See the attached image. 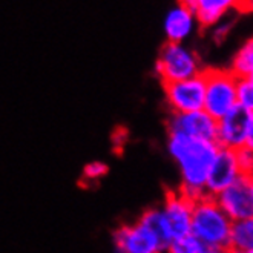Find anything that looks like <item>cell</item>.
<instances>
[{
    "label": "cell",
    "mask_w": 253,
    "mask_h": 253,
    "mask_svg": "<svg viewBox=\"0 0 253 253\" xmlns=\"http://www.w3.org/2000/svg\"><path fill=\"white\" fill-rule=\"evenodd\" d=\"M168 151L181 175L180 190L192 201L206 197V181L218 152L215 141H203L169 133Z\"/></svg>",
    "instance_id": "cell-1"
},
{
    "label": "cell",
    "mask_w": 253,
    "mask_h": 253,
    "mask_svg": "<svg viewBox=\"0 0 253 253\" xmlns=\"http://www.w3.org/2000/svg\"><path fill=\"white\" fill-rule=\"evenodd\" d=\"M230 218L221 211L212 197H203L193 203L190 235L200 241L204 249L229 250Z\"/></svg>",
    "instance_id": "cell-2"
},
{
    "label": "cell",
    "mask_w": 253,
    "mask_h": 253,
    "mask_svg": "<svg viewBox=\"0 0 253 253\" xmlns=\"http://www.w3.org/2000/svg\"><path fill=\"white\" fill-rule=\"evenodd\" d=\"M155 71L163 84L183 82L204 72L198 54L184 43L166 42L161 46Z\"/></svg>",
    "instance_id": "cell-3"
},
{
    "label": "cell",
    "mask_w": 253,
    "mask_h": 253,
    "mask_svg": "<svg viewBox=\"0 0 253 253\" xmlns=\"http://www.w3.org/2000/svg\"><path fill=\"white\" fill-rule=\"evenodd\" d=\"M206 82L204 108L213 120H219L236 108V83L238 79L229 69H204Z\"/></svg>",
    "instance_id": "cell-4"
},
{
    "label": "cell",
    "mask_w": 253,
    "mask_h": 253,
    "mask_svg": "<svg viewBox=\"0 0 253 253\" xmlns=\"http://www.w3.org/2000/svg\"><path fill=\"white\" fill-rule=\"evenodd\" d=\"M163 87H165L166 101L172 114L203 111L206 95V82L203 74L183 82L166 83Z\"/></svg>",
    "instance_id": "cell-5"
},
{
    "label": "cell",
    "mask_w": 253,
    "mask_h": 253,
    "mask_svg": "<svg viewBox=\"0 0 253 253\" xmlns=\"http://www.w3.org/2000/svg\"><path fill=\"white\" fill-rule=\"evenodd\" d=\"M114 246L117 253H166L160 238L140 221L118 227L114 232Z\"/></svg>",
    "instance_id": "cell-6"
},
{
    "label": "cell",
    "mask_w": 253,
    "mask_h": 253,
    "mask_svg": "<svg viewBox=\"0 0 253 253\" xmlns=\"http://www.w3.org/2000/svg\"><path fill=\"white\" fill-rule=\"evenodd\" d=\"M215 201L232 222L253 216V189L249 175L240 176L233 184L218 193Z\"/></svg>",
    "instance_id": "cell-7"
},
{
    "label": "cell",
    "mask_w": 253,
    "mask_h": 253,
    "mask_svg": "<svg viewBox=\"0 0 253 253\" xmlns=\"http://www.w3.org/2000/svg\"><path fill=\"white\" fill-rule=\"evenodd\" d=\"M193 203L181 190H168L163 203L161 213L166 219V224L170 233V240H180L190 235Z\"/></svg>",
    "instance_id": "cell-8"
},
{
    "label": "cell",
    "mask_w": 253,
    "mask_h": 253,
    "mask_svg": "<svg viewBox=\"0 0 253 253\" xmlns=\"http://www.w3.org/2000/svg\"><path fill=\"white\" fill-rule=\"evenodd\" d=\"M168 130L169 133H178L195 140L215 141L216 120H213L206 111L172 114L168 120Z\"/></svg>",
    "instance_id": "cell-9"
},
{
    "label": "cell",
    "mask_w": 253,
    "mask_h": 253,
    "mask_svg": "<svg viewBox=\"0 0 253 253\" xmlns=\"http://www.w3.org/2000/svg\"><path fill=\"white\" fill-rule=\"evenodd\" d=\"M240 176H243V172L238 166L236 152L230 151V149L218 147L209 175H207L206 195L215 198L218 193L233 184Z\"/></svg>",
    "instance_id": "cell-10"
},
{
    "label": "cell",
    "mask_w": 253,
    "mask_h": 253,
    "mask_svg": "<svg viewBox=\"0 0 253 253\" xmlns=\"http://www.w3.org/2000/svg\"><path fill=\"white\" fill-rule=\"evenodd\" d=\"M250 114L241 108H235L227 115L216 122V137L215 143L218 147L238 151L246 146L247 130H249Z\"/></svg>",
    "instance_id": "cell-11"
},
{
    "label": "cell",
    "mask_w": 253,
    "mask_h": 253,
    "mask_svg": "<svg viewBox=\"0 0 253 253\" xmlns=\"http://www.w3.org/2000/svg\"><path fill=\"white\" fill-rule=\"evenodd\" d=\"M163 26H165L166 39L170 43H184L189 37L193 36L198 23L187 0L173 5L168 11Z\"/></svg>",
    "instance_id": "cell-12"
},
{
    "label": "cell",
    "mask_w": 253,
    "mask_h": 253,
    "mask_svg": "<svg viewBox=\"0 0 253 253\" xmlns=\"http://www.w3.org/2000/svg\"><path fill=\"white\" fill-rule=\"evenodd\" d=\"M193 16L197 19L198 28H213L230 12L238 11V2L235 0H187Z\"/></svg>",
    "instance_id": "cell-13"
},
{
    "label": "cell",
    "mask_w": 253,
    "mask_h": 253,
    "mask_svg": "<svg viewBox=\"0 0 253 253\" xmlns=\"http://www.w3.org/2000/svg\"><path fill=\"white\" fill-rule=\"evenodd\" d=\"M229 250L236 253L253 250V216L232 222Z\"/></svg>",
    "instance_id": "cell-14"
},
{
    "label": "cell",
    "mask_w": 253,
    "mask_h": 253,
    "mask_svg": "<svg viewBox=\"0 0 253 253\" xmlns=\"http://www.w3.org/2000/svg\"><path fill=\"white\" fill-rule=\"evenodd\" d=\"M229 71L236 79H247L253 76V37L244 42L243 46L233 55Z\"/></svg>",
    "instance_id": "cell-15"
},
{
    "label": "cell",
    "mask_w": 253,
    "mask_h": 253,
    "mask_svg": "<svg viewBox=\"0 0 253 253\" xmlns=\"http://www.w3.org/2000/svg\"><path fill=\"white\" fill-rule=\"evenodd\" d=\"M138 221L147 229H151L160 238L163 246L168 249V246L172 243V240H170V233H169V229L166 224V219L163 216L160 207H151V209L144 211L141 213V216L138 218Z\"/></svg>",
    "instance_id": "cell-16"
},
{
    "label": "cell",
    "mask_w": 253,
    "mask_h": 253,
    "mask_svg": "<svg viewBox=\"0 0 253 253\" xmlns=\"http://www.w3.org/2000/svg\"><path fill=\"white\" fill-rule=\"evenodd\" d=\"M236 106L253 114V79H238L236 83Z\"/></svg>",
    "instance_id": "cell-17"
},
{
    "label": "cell",
    "mask_w": 253,
    "mask_h": 253,
    "mask_svg": "<svg viewBox=\"0 0 253 253\" xmlns=\"http://www.w3.org/2000/svg\"><path fill=\"white\" fill-rule=\"evenodd\" d=\"M203 252L204 247L192 235L172 241L166 249V253H203Z\"/></svg>",
    "instance_id": "cell-18"
},
{
    "label": "cell",
    "mask_w": 253,
    "mask_h": 253,
    "mask_svg": "<svg viewBox=\"0 0 253 253\" xmlns=\"http://www.w3.org/2000/svg\"><path fill=\"white\" fill-rule=\"evenodd\" d=\"M109 168L106 163L103 161H91L87 163L83 169V175H82V180H84L86 183H92V181H98L101 180L103 176L108 173Z\"/></svg>",
    "instance_id": "cell-19"
},
{
    "label": "cell",
    "mask_w": 253,
    "mask_h": 253,
    "mask_svg": "<svg viewBox=\"0 0 253 253\" xmlns=\"http://www.w3.org/2000/svg\"><path fill=\"white\" fill-rule=\"evenodd\" d=\"M235 22H236V19L229 14L227 17H224L219 23H216L213 28H211L212 29L211 36H212L213 42L215 43H222V42H224L226 37L229 36V33L232 31V28L235 26Z\"/></svg>",
    "instance_id": "cell-20"
},
{
    "label": "cell",
    "mask_w": 253,
    "mask_h": 253,
    "mask_svg": "<svg viewBox=\"0 0 253 253\" xmlns=\"http://www.w3.org/2000/svg\"><path fill=\"white\" fill-rule=\"evenodd\" d=\"M236 152V161H238V166H240L243 175H249L253 170V151L247 149L246 146L238 149Z\"/></svg>",
    "instance_id": "cell-21"
},
{
    "label": "cell",
    "mask_w": 253,
    "mask_h": 253,
    "mask_svg": "<svg viewBox=\"0 0 253 253\" xmlns=\"http://www.w3.org/2000/svg\"><path fill=\"white\" fill-rule=\"evenodd\" d=\"M246 147L253 151V114H250V122H249V130H247V140Z\"/></svg>",
    "instance_id": "cell-22"
},
{
    "label": "cell",
    "mask_w": 253,
    "mask_h": 253,
    "mask_svg": "<svg viewBox=\"0 0 253 253\" xmlns=\"http://www.w3.org/2000/svg\"><path fill=\"white\" fill-rule=\"evenodd\" d=\"M238 11L253 14V0H247V2H238Z\"/></svg>",
    "instance_id": "cell-23"
},
{
    "label": "cell",
    "mask_w": 253,
    "mask_h": 253,
    "mask_svg": "<svg viewBox=\"0 0 253 253\" xmlns=\"http://www.w3.org/2000/svg\"><path fill=\"white\" fill-rule=\"evenodd\" d=\"M203 253H227V250H213V249H204Z\"/></svg>",
    "instance_id": "cell-24"
},
{
    "label": "cell",
    "mask_w": 253,
    "mask_h": 253,
    "mask_svg": "<svg viewBox=\"0 0 253 253\" xmlns=\"http://www.w3.org/2000/svg\"><path fill=\"white\" fill-rule=\"evenodd\" d=\"M249 178H250V183H252V189H253V170L249 173Z\"/></svg>",
    "instance_id": "cell-25"
},
{
    "label": "cell",
    "mask_w": 253,
    "mask_h": 253,
    "mask_svg": "<svg viewBox=\"0 0 253 253\" xmlns=\"http://www.w3.org/2000/svg\"><path fill=\"white\" fill-rule=\"evenodd\" d=\"M227 253H236V252H232V250H227Z\"/></svg>",
    "instance_id": "cell-26"
},
{
    "label": "cell",
    "mask_w": 253,
    "mask_h": 253,
    "mask_svg": "<svg viewBox=\"0 0 253 253\" xmlns=\"http://www.w3.org/2000/svg\"><path fill=\"white\" fill-rule=\"evenodd\" d=\"M247 253H253V250H250V252H247Z\"/></svg>",
    "instance_id": "cell-27"
},
{
    "label": "cell",
    "mask_w": 253,
    "mask_h": 253,
    "mask_svg": "<svg viewBox=\"0 0 253 253\" xmlns=\"http://www.w3.org/2000/svg\"><path fill=\"white\" fill-rule=\"evenodd\" d=\"M252 79H253V76H252Z\"/></svg>",
    "instance_id": "cell-28"
}]
</instances>
